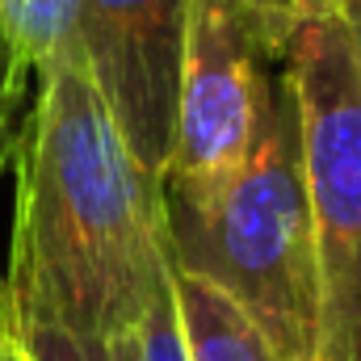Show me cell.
<instances>
[{
  "instance_id": "1",
  "label": "cell",
  "mask_w": 361,
  "mask_h": 361,
  "mask_svg": "<svg viewBox=\"0 0 361 361\" xmlns=\"http://www.w3.org/2000/svg\"><path fill=\"white\" fill-rule=\"evenodd\" d=\"M13 173L4 302L55 319L97 361H130L139 319L169 273L164 202L135 164L80 47L38 76Z\"/></svg>"
},
{
  "instance_id": "2",
  "label": "cell",
  "mask_w": 361,
  "mask_h": 361,
  "mask_svg": "<svg viewBox=\"0 0 361 361\" xmlns=\"http://www.w3.org/2000/svg\"><path fill=\"white\" fill-rule=\"evenodd\" d=\"M169 261L210 277L265 332L281 361L315 357L319 277L302 177L298 101L286 76L281 38L265 76V114L257 147L227 197L193 223L164 219Z\"/></svg>"
},
{
  "instance_id": "3",
  "label": "cell",
  "mask_w": 361,
  "mask_h": 361,
  "mask_svg": "<svg viewBox=\"0 0 361 361\" xmlns=\"http://www.w3.org/2000/svg\"><path fill=\"white\" fill-rule=\"evenodd\" d=\"M281 59L298 101L319 277L311 361H361V55L349 17L302 13L281 34Z\"/></svg>"
},
{
  "instance_id": "4",
  "label": "cell",
  "mask_w": 361,
  "mask_h": 361,
  "mask_svg": "<svg viewBox=\"0 0 361 361\" xmlns=\"http://www.w3.org/2000/svg\"><path fill=\"white\" fill-rule=\"evenodd\" d=\"M286 30L244 0H193L177 80L173 152L160 177L164 219H206L240 180L265 114V76Z\"/></svg>"
},
{
  "instance_id": "5",
  "label": "cell",
  "mask_w": 361,
  "mask_h": 361,
  "mask_svg": "<svg viewBox=\"0 0 361 361\" xmlns=\"http://www.w3.org/2000/svg\"><path fill=\"white\" fill-rule=\"evenodd\" d=\"M193 0H80V55L135 164L160 185Z\"/></svg>"
},
{
  "instance_id": "6",
  "label": "cell",
  "mask_w": 361,
  "mask_h": 361,
  "mask_svg": "<svg viewBox=\"0 0 361 361\" xmlns=\"http://www.w3.org/2000/svg\"><path fill=\"white\" fill-rule=\"evenodd\" d=\"M173 290L189 361H281L248 311L210 277L173 265Z\"/></svg>"
},
{
  "instance_id": "7",
  "label": "cell",
  "mask_w": 361,
  "mask_h": 361,
  "mask_svg": "<svg viewBox=\"0 0 361 361\" xmlns=\"http://www.w3.org/2000/svg\"><path fill=\"white\" fill-rule=\"evenodd\" d=\"M0 34L13 55L42 76L80 47V0H0Z\"/></svg>"
},
{
  "instance_id": "8",
  "label": "cell",
  "mask_w": 361,
  "mask_h": 361,
  "mask_svg": "<svg viewBox=\"0 0 361 361\" xmlns=\"http://www.w3.org/2000/svg\"><path fill=\"white\" fill-rule=\"evenodd\" d=\"M34 89H38V76L13 55V47L0 34V177L8 173V164L17 156L21 126L34 105ZM0 315H4V273H0Z\"/></svg>"
},
{
  "instance_id": "9",
  "label": "cell",
  "mask_w": 361,
  "mask_h": 361,
  "mask_svg": "<svg viewBox=\"0 0 361 361\" xmlns=\"http://www.w3.org/2000/svg\"><path fill=\"white\" fill-rule=\"evenodd\" d=\"M130 361H189L185 353V332H180V311H177V290H173V265L160 277L143 319H139V332H135V345H130Z\"/></svg>"
},
{
  "instance_id": "10",
  "label": "cell",
  "mask_w": 361,
  "mask_h": 361,
  "mask_svg": "<svg viewBox=\"0 0 361 361\" xmlns=\"http://www.w3.org/2000/svg\"><path fill=\"white\" fill-rule=\"evenodd\" d=\"M4 311H8V319H13V328H17V341H21V349H25V361H97L68 332V328H59L55 319H42V315H21V311H13L8 302H4Z\"/></svg>"
},
{
  "instance_id": "11",
  "label": "cell",
  "mask_w": 361,
  "mask_h": 361,
  "mask_svg": "<svg viewBox=\"0 0 361 361\" xmlns=\"http://www.w3.org/2000/svg\"><path fill=\"white\" fill-rule=\"evenodd\" d=\"M269 30H286L290 21H298L302 13H319V8H341L345 0H244Z\"/></svg>"
},
{
  "instance_id": "12",
  "label": "cell",
  "mask_w": 361,
  "mask_h": 361,
  "mask_svg": "<svg viewBox=\"0 0 361 361\" xmlns=\"http://www.w3.org/2000/svg\"><path fill=\"white\" fill-rule=\"evenodd\" d=\"M0 361H25V349H21V341H17V328H13L8 311L0 315Z\"/></svg>"
},
{
  "instance_id": "13",
  "label": "cell",
  "mask_w": 361,
  "mask_h": 361,
  "mask_svg": "<svg viewBox=\"0 0 361 361\" xmlns=\"http://www.w3.org/2000/svg\"><path fill=\"white\" fill-rule=\"evenodd\" d=\"M341 13L349 17V30H353V42H357V55H361V0H345Z\"/></svg>"
}]
</instances>
